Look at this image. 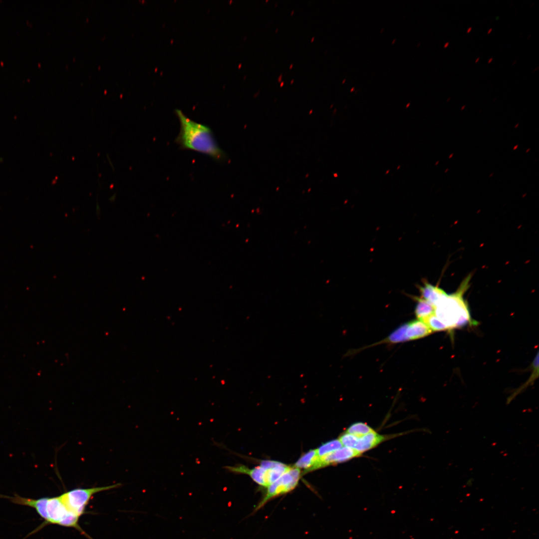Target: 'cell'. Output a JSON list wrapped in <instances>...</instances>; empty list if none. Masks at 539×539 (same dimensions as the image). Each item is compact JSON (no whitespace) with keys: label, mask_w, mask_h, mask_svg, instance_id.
Segmentation results:
<instances>
[{"label":"cell","mask_w":539,"mask_h":539,"mask_svg":"<svg viewBox=\"0 0 539 539\" xmlns=\"http://www.w3.org/2000/svg\"><path fill=\"white\" fill-rule=\"evenodd\" d=\"M472 27H469V29L467 30V32L469 33Z\"/></svg>","instance_id":"obj_19"},{"label":"cell","mask_w":539,"mask_h":539,"mask_svg":"<svg viewBox=\"0 0 539 539\" xmlns=\"http://www.w3.org/2000/svg\"><path fill=\"white\" fill-rule=\"evenodd\" d=\"M318 458L316 450H311L302 455L294 465V467L304 469L305 473L311 471Z\"/></svg>","instance_id":"obj_13"},{"label":"cell","mask_w":539,"mask_h":539,"mask_svg":"<svg viewBox=\"0 0 539 539\" xmlns=\"http://www.w3.org/2000/svg\"><path fill=\"white\" fill-rule=\"evenodd\" d=\"M479 59H480V58H477V59H476L477 60H476V61H475V62H477V61H478L479 60Z\"/></svg>","instance_id":"obj_23"},{"label":"cell","mask_w":539,"mask_h":539,"mask_svg":"<svg viewBox=\"0 0 539 539\" xmlns=\"http://www.w3.org/2000/svg\"><path fill=\"white\" fill-rule=\"evenodd\" d=\"M120 484L109 486L76 488L65 492L59 495L68 510L79 518L84 515L85 509L94 495L119 487Z\"/></svg>","instance_id":"obj_4"},{"label":"cell","mask_w":539,"mask_h":539,"mask_svg":"<svg viewBox=\"0 0 539 539\" xmlns=\"http://www.w3.org/2000/svg\"><path fill=\"white\" fill-rule=\"evenodd\" d=\"M492 28H491V29H490V30H489V31H488V33H490V31H492Z\"/></svg>","instance_id":"obj_22"},{"label":"cell","mask_w":539,"mask_h":539,"mask_svg":"<svg viewBox=\"0 0 539 539\" xmlns=\"http://www.w3.org/2000/svg\"><path fill=\"white\" fill-rule=\"evenodd\" d=\"M314 38V37H312V38L311 39V41H312L313 40Z\"/></svg>","instance_id":"obj_24"},{"label":"cell","mask_w":539,"mask_h":539,"mask_svg":"<svg viewBox=\"0 0 539 539\" xmlns=\"http://www.w3.org/2000/svg\"><path fill=\"white\" fill-rule=\"evenodd\" d=\"M281 77H282V75L280 74V76H279L278 78V80L279 82L281 80Z\"/></svg>","instance_id":"obj_18"},{"label":"cell","mask_w":539,"mask_h":539,"mask_svg":"<svg viewBox=\"0 0 539 539\" xmlns=\"http://www.w3.org/2000/svg\"><path fill=\"white\" fill-rule=\"evenodd\" d=\"M360 455L361 454L356 451L344 446L322 457H318L311 471L333 464L342 463Z\"/></svg>","instance_id":"obj_7"},{"label":"cell","mask_w":539,"mask_h":539,"mask_svg":"<svg viewBox=\"0 0 539 539\" xmlns=\"http://www.w3.org/2000/svg\"><path fill=\"white\" fill-rule=\"evenodd\" d=\"M417 303L415 313L418 320L424 321L430 315L434 314L435 306L421 297L415 296Z\"/></svg>","instance_id":"obj_12"},{"label":"cell","mask_w":539,"mask_h":539,"mask_svg":"<svg viewBox=\"0 0 539 539\" xmlns=\"http://www.w3.org/2000/svg\"><path fill=\"white\" fill-rule=\"evenodd\" d=\"M373 431L374 430L367 424L357 422L351 425L345 433L356 437H361Z\"/></svg>","instance_id":"obj_14"},{"label":"cell","mask_w":539,"mask_h":539,"mask_svg":"<svg viewBox=\"0 0 539 539\" xmlns=\"http://www.w3.org/2000/svg\"><path fill=\"white\" fill-rule=\"evenodd\" d=\"M175 113L180 122V131L176 142L184 149L198 152L221 161L226 158L219 146L211 128L187 117L180 109Z\"/></svg>","instance_id":"obj_2"},{"label":"cell","mask_w":539,"mask_h":539,"mask_svg":"<svg viewBox=\"0 0 539 539\" xmlns=\"http://www.w3.org/2000/svg\"><path fill=\"white\" fill-rule=\"evenodd\" d=\"M260 466L267 471L269 486L280 478L290 467L282 463L271 460L262 461Z\"/></svg>","instance_id":"obj_9"},{"label":"cell","mask_w":539,"mask_h":539,"mask_svg":"<svg viewBox=\"0 0 539 539\" xmlns=\"http://www.w3.org/2000/svg\"><path fill=\"white\" fill-rule=\"evenodd\" d=\"M301 476L299 469L292 467L283 474L275 482L270 485L257 506L255 507V513L262 509L271 500L285 494L295 488Z\"/></svg>","instance_id":"obj_5"},{"label":"cell","mask_w":539,"mask_h":539,"mask_svg":"<svg viewBox=\"0 0 539 539\" xmlns=\"http://www.w3.org/2000/svg\"><path fill=\"white\" fill-rule=\"evenodd\" d=\"M293 79H292V80L291 81V83H292L293 82Z\"/></svg>","instance_id":"obj_27"},{"label":"cell","mask_w":539,"mask_h":539,"mask_svg":"<svg viewBox=\"0 0 539 539\" xmlns=\"http://www.w3.org/2000/svg\"><path fill=\"white\" fill-rule=\"evenodd\" d=\"M423 322L429 326L432 331H441L448 329L434 314L427 318Z\"/></svg>","instance_id":"obj_17"},{"label":"cell","mask_w":539,"mask_h":539,"mask_svg":"<svg viewBox=\"0 0 539 539\" xmlns=\"http://www.w3.org/2000/svg\"><path fill=\"white\" fill-rule=\"evenodd\" d=\"M283 83H284V82H282L281 83V84H280V86H281H281H282L283 85Z\"/></svg>","instance_id":"obj_21"},{"label":"cell","mask_w":539,"mask_h":539,"mask_svg":"<svg viewBox=\"0 0 539 539\" xmlns=\"http://www.w3.org/2000/svg\"><path fill=\"white\" fill-rule=\"evenodd\" d=\"M419 290L421 294V297L430 302L434 306L447 294L443 289L427 281L424 283L423 286H419Z\"/></svg>","instance_id":"obj_11"},{"label":"cell","mask_w":539,"mask_h":539,"mask_svg":"<svg viewBox=\"0 0 539 539\" xmlns=\"http://www.w3.org/2000/svg\"><path fill=\"white\" fill-rule=\"evenodd\" d=\"M0 498L8 499L11 503L34 509L44 522L31 534L36 533L48 525L73 528L88 539H92L79 525L80 518L70 512L64 504L59 496L32 499L21 497L17 494L13 496L0 494Z\"/></svg>","instance_id":"obj_1"},{"label":"cell","mask_w":539,"mask_h":539,"mask_svg":"<svg viewBox=\"0 0 539 539\" xmlns=\"http://www.w3.org/2000/svg\"><path fill=\"white\" fill-rule=\"evenodd\" d=\"M492 59H493V58H491V59H490V60H489V61H488V63H489L490 62V61H492Z\"/></svg>","instance_id":"obj_20"},{"label":"cell","mask_w":539,"mask_h":539,"mask_svg":"<svg viewBox=\"0 0 539 539\" xmlns=\"http://www.w3.org/2000/svg\"><path fill=\"white\" fill-rule=\"evenodd\" d=\"M384 439L383 436L375 431L361 437H356L345 433L339 438L342 446L351 448L360 454L375 447Z\"/></svg>","instance_id":"obj_6"},{"label":"cell","mask_w":539,"mask_h":539,"mask_svg":"<svg viewBox=\"0 0 539 539\" xmlns=\"http://www.w3.org/2000/svg\"><path fill=\"white\" fill-rule=\"evenodd\" d=\"M292 64H291L290 65V67H289V68H291L292 67Z\"/></svg>","instance_id":"obj_25"},{"label":"cell","mask_w":539,"mask_h":539,"mask_svg":"<svg viewBox=\"0 0 539 539\" xmlns=\"http://www.w3.org/2000/svg\"><path fill=\"white\" fill-rule=\"evenodd\" d=\"M406 328V323L403 324L393 331L383 342L397 343L407 341V340L405 335Z\"/></svg>","instance_id":"obj_15"},{"label":"cell","mask_w":539,"mask_h":539,"mask_svg":"<svg viewBox=\"0 0 539 539\" xmlns=\"http://www.w3.org/2000/svg\"><path fill=\"white\" fill-rule=\"evenodd\" d=\"M471 277V275L467 276L455 292L447 294L435 306L434 314L448 329L472 323L468 303L464 299Z\"/></svg>","instance_id":"obj_3"},{"label":"cell","mask_w":539,"mask_h":539,"mask_svg":"<svg viewBox=\"0 0 539 539\" xmlns=\"http://www.w3.org/2000/svg\"><path fill=\"white\" fill-rule=\"evenodd\" d=\"M224 468L229 472L248 475L261 486L266 488L269 486L267 471L261 466L250 469L245 465L238 464L225 466Z\"/></svg>","instance_id":"obj_8"},{"label":"cell","mask_w":539,"mask_h":539,"mask_svg":"<svg viewBox=\"0 0 539 539\" xmlns=\"http://www.w3.org/2000/svg\"><path fill=\"white\" fill-rule=\"evenodd\" d=\"M342 446L339 439H334L322 444L316 450L318 457H321L339 449Z\"/></svg>","instance_id":"obj_16"},{"label":"cell","mask_w":539,"mask_h":539,"mask_svg":"<svg viewBox=\"0 0 539 539\" xmlns=\"http://www.w3.org/2000/svg\"><path fill=\"white\" fill-rule=\"evenodd\" d=\"M432 332L429 326L420 320H414L406 323L405 335L407 341L424 337Z\"/></svg>","instance_id":"obj_10"},{"label":"cell","mask_w":539,"mask_h":539,"mask_svg":"<svg viewBox=\"0 0 539 539\" xmlns=\"http://www.w3.org/2000/svg\"><path fill=\"white\" fill-rule=\"evenodd\" d=\"M293 11H294V10H293L292 11L291 13V14H292V13H293Z\"/></svg>","instance_id":"obj_26"}]
</instances>
